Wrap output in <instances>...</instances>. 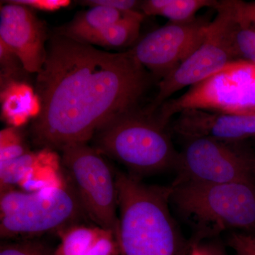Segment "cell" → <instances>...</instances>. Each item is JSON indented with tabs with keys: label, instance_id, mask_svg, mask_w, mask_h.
<instances>
[{
	"label": "cell",
	"instance_id": "cell-3",
	"mask_svg": "<svg viewBox=\"0 0 255 255\" xmlns=\"http://www.w3.org/2000/svg\"><path fill=\"white\" fill-rule=\"evenodd\" d=\"M167 126L155 112L136 110L101 127L92 137V147L138 177L174 169L179 152Z\"/></svg>",
	"mask_w": 255,
	"mask_h": 255
},
{
	"label": "cell",
	"instance_id": "cell-9",
	"mask_svg": "<svg viewBox=\"0 0 255 255\" xmlns=\"http://www.w3.org/2000/svg\"><path fill=\"white\" fill-rule=\"evenodd\" d=\"M217 15L210 22L204 43L159 82L158 92L149 112H155L167 99L188 86L199 83L237 60L230 39L232 9L229 1H217Z\"/></svg>",
	"mask_w": 255,
	"mask_h": 255
},
{
	"label": "cell",
	"instance_id": "cell-12",
	"mask_svg": "<svg viewBox=\"0 0 255 255\" xmlns=\"http://www.w3.org/2000/svg\"><path fill=\"white\" fill-rule=\"evenodd\" d=\"M172 130L185 140L209 137L240 142L255 136V114H228L202 110H186L177 114Z\"/></svg>",
	"mask_w": 255,
	"mask_h": 255
},
{
	"label": "cell",
	"instance_id": "cell-24",
	"mask_svg": "<svg viewBox=\"0 0 255 255\" xmlns=\"http://www.w3.org/2000/svg\"><path fill=\"white\" fill-rule=\"evenodd\" d=\"M84 4L88 6H103L112 9L118 10L119 11L128 14V13L139 11L141 7L142 1L135 0H90V1H82Z\"/></svg>",
	"mask_w": 255,
	"mask_h": 255
},
{
	"label": "cell",
	"instance_id": "cell-7",
	"mask_svg": "<svg viewBox=\"0 0 255 255\" xmlns=\"http://www.w3.org/2000/svg\"><path fill=\"white\" fill-rule=\"evenodd\" d=\"M61 164L89 219L117 236L118 192L115 171L87 142L64 147Z\"/></svg>",
	"mask_w": 255,
	"mask_h": 255
},
{
	"label": "cell",
	"instance_id": "cell-6",
	"mask_svg": "<svg viewBox=\"0 0 255 255\" xmlns=\"http://www.w3.org/2000/svg\"><path fill=\"white\" fill-rule=\"evenodd\" d=\"M159 118L169 124L186 110H202L228 114H255V65L237 60L191 87L174 100L159 107Z\"/></svg>",
	"mask_w": 255,
	"mask_h": 255
},
{
	"label": "cell",
	"instance_id": "cell-8",
	"mask_svg": "<svg viewBox=\"0 0 255 255\" xmlns=\"http://www.w3.org/2000/svg\"><path fill=\"white\" fill-rule=\"evenodd\" d=\"M240 142L209 137L188 139L178 155L172 184L254 183V152Z\"/></svg>",
	"mask_w": 255,
	"mask_h": 255
},
{
	"label": "cell",
	"instance_id": "cell-15",
	"mask_svg": "<svg viewBox=\"0 0 255 255\" xmlns=\"http://www.w3.org/2000/svg\"><path fill=\"white\" fill-rule=\"evenodd\" d=\"M1 87V114L8 123L20 127L39 116L41 101L27 84L13 81Z\"/></svg>",
	"mask_w": 255,
	"mask_h": 255
},
{
	"label": "cell",
	"instance_id": "cell-5",
	"mask_svg": "<svg viewBox=\"0 0 255 255\" xmlns=\"http://www.w3.org/2000/svg\"><path fill=\"white\" fill-rule=\"evenodd\" d=\"M73 184L64 172L58 182L33 191L1 192L0 236L31 240L62 233L87 219Z\"/></svg>",
	"mask_w": 255,
	"mask_h": 255
},
{
	"label": "cell",
	"instance_id": "cell-20",
	"mask_svg": "<svg viewBox=\"0 0 255 255\" xmlns=\"http://www.w3.org/2000/svg\"><path fill=\"white\" fill-rule=\"evenodd\" d=\"M19 132L14 127L0 132V162L9 160L27 152Z\"/></svg>",
	"mask_w": 255,
	"mask_h": 255
},
{
	"label": "cell",
	"instance_id": "cell-30",
	"mask_svg": "<svg viewBox=\"0 0 255 255\" xmlns=\"http://www.w3.org/2000/svg\"><path fill=\"white\" fill-rule=\"evenodd\" d=\"M254 164H253V177H254L255 182V153H254Z\"/></svg>",
	"mask_w": 255,
	"mask_h": 255
},
{
	"label": "cell",
	"instance_id": "cell-21",
	"mask_svg": "<svg viewBox=\"0 0 255 255\" xmlns=\"http://www.w3.org/2000/svg\"><path fill=\"white\" fill-rule=\"evenodd\" d=\"M0 255H55V251L40 242L21 240L1 243Z\"/></svg>",
	"mask_w": 255,
	"mask_h": 255
},
{
	"label": "cell",
	"instance_id": "cell-18",
	"mask_svg": "<svg viewBox=\"0 0 255 255\" xmlns=\"http://www.w3.org/2000/svg\"><path fill=\"white\" fill-rule=\"evenodd\" d=\"M213 0H147L142 1L140 10L145 15L162 16L171 22L186 23L196 19L195 15L204 7H214Z\"/></svg>",
	"mask_w": 255,
	"mask_h": 255
},
{
	"label": "cell",
	"instance_id": "cell-13",
	"mask_svg": "<svg viewBox=\"0 0 255 255\" xmlns=\"http://www.w3.org/2000/svg\"><path fill=\"white\" fill-rule=\"evenodd\" d=\"M61 243L55 255H117L118 243L113 233L99 228L77 225L60 233Z\"/></svg>",
	"mask_w": 255,
	"mask_h": 255
},
{
	"label": "cell",
	"instance_id": "cell-29",
	"mask_svg": "<svg viewBox=\"0 0 255 255\" xmlns=\"http://www.w3.org/2000/svg\"><path fill=\"white\" fill-rule=\"evenodd\" d=\"M248 233V234L251 235V236H254L255 237V226L254 228H253V229H251V231H249Z\"/></svg>",
	"mask_w": 255,
	"mask_h": 255
},
{
	"label": "cell",
	"instance_id": "cell-14",
	"mask_svg": "<svg viewBox=\"0 0 255 255\" xmlns=\"http://www.w3.org/2000/svg\"><path fill=\"white\" fill-rule=\"evenodd\" d=\"M58 159L53 150L44 149L39 153L28 151L26 153L9 160L0 162L1 192L14 189L16 185H33L34 191L38 190L36 185L43 188L37 182L34 174L41 169L58 168Z\"/></svg>",
	"mask_w": 255,
	"mask_h": 255
},
{
	"label": "cell",
	"instance_id": "cell-11",
	"mask_svg": "<svg viewBox=\"0 0 255 255\" xmlns=\"http://www.w3.org/2000/svg\"><path fill=\"white\" fill-rule=\"evenodd\" d=\"M0 11V42L18 57L28 73L38 74L46 61V26L30 8L6 1Z\"/></svg>",
	"mask_w": 255,
	"mask_h": 255
},
{
	"label": "cell",
	"instance_id": "cell-4",
	"mask_svg": "<svg viewBox=\"0 0 255 255\" xmlns=\"http://www.w3.org/2000/svg\"><path fill=\"white\" fill-rule=\"evenodd\" d=\"M170 203L194 228L191 245L228 230L248 233L255 226V184H172Z\"/></svg>",
	"mask_w": 255,
	"mask_h": 255
},
{
	"label": "cell",
	"instance_id": "cell-16",
	"mask_svg": "<svg viewBox=\"0 0 255 255\" xmlns=\"http://www.w3.org/2000/svg\"><path fill=\"white\" fill-rule=\"evenodd\" d=\"M125 14L107 6H92L90 9L76 15L66 26L58 28L57 34L82 42L87 37L117 22Z\"/></svg>",
	"mask_w": 255,
	"mask_h": 255
},
{
	"label": "cell",
	"instance_id": "cell-23",
	"mask_svg": "<svg viewBox=\"0 0 255 255\" xmlns=\"http://www.w3.org/2000/svg\"><path fill=\"white\" fill-rule=\"evenodd\" d=\"M228 245L235 255H255V237L244 232H233L228 238Z\"/></svg>",
	"mask_w": 255,
	"mask_h": 255
},
{
	"label": "cell",
	"instance_id": "cell-17",
	"mask_svg": "<svg viewBox=\"0 0 255 255\" xmlns=\"http://www.w3.org/2000/svg\"><path fill=\"white\" fill-rule=\"evenodd\" d=\"M145 14L134 11L124 15L117 22L87 37L82 43L107 48L130 46L137 41Z\"/></svg>",
	"mask_w": 255,
	"mask_h": 255
},
{
	"label": "cell",
	"instance_id": "cell-26",
	"mask_svg": "<svg viewBox=\"0 0 255 255\" xmlns=\"http://www.w3.org/2000/svg\"><path fill=\"white\" fill-rule=\"evenodd\" d=\"M235 15L238 21L255 28V1H233Z\"/></svg>",
	"mask_w": 255,
	"mask_h": 255
},
{
	"label": "cell",
	"instance_id": "cell-1",
	"mask_svg": "<svg viewBox=\"0 0 255 255\" xmlns=\"http://www.w3.org/2000/svg\"><path fill=\"white\" fill-rule=\"evenodd\" d=\"M149 82L131 50L110 53L56 33L37 76L33 142L53 151L87 143L110 121L138 110Z\"/></svg>",
	"mask_w": 255,
	"mask_h": 255
},
{
	"label": "cell",
	"instance_id": "cell-19",
	"mask_svg": "<svg viewBox=\"0 0 255 255\" xmlns=\"http://www.w3.org/2000/svg\"><path fill=\"white\" fill-rule=\"evenodd\" d=\"M232 17L230 25V39L235 57L255 65V28L238 21L235 15L233 1Z\"/></svg>",
	"mask_w": 255,
	"mask_h": 255
},
{
	"label": "cell",
	"instance_id": "cell-28",
	"mask_svg": "<svg viewBox=\"0 0 255 255\" xmlns=\"http://www.w3.org/2000/svg\"><path fill=\"white\" fill-rule=\"evenodd\" d=\"M189 255H199V251H198L196 246H192Z\"/></svg>",
	"mask_w": 255,
	"mask_h": 255
},
{
	"label": "cell",
	"instance_id": "cell-10",
	"mask_svg": "<svg viewBox=\"0 0 255 255\" xmlns=\"http://www.w3.org/2000/svg\"><path fill=\"white\" fill-rule=\"evenodd\" d=\"M209 23L201 18L171 22L146 35L132 53L144 68L164 78L204 43Z\"/></svg>",
	"mask_w": 255,
	"mask_h": 255
},
{
	"label": "cell",
	"instance_id": "cell-27",
	"mask_svg": "<svg viewBox=\"0 0 255 255\" xmlns=\"http://www.w3.org/2000/svg\"><path fill=\"white\" fill-rule=\"evenodd\" d=\"M194 246L197 248L199 255H228L219 241H202Z\"/></svg>",
	"mask_w": 255,
	"mask_h": 255
},
{
	"label": "cell",
	"instance_id": "cell-25",
	"mask_svg": "<svg viewBox=\"0 0 255 255\" xmlns=\"http://www.w3.org/2000/svg\"><path fill=\"white\" fill-rule=\"evenodd\" d=\"M9 1L28 8L47 11H56L61 8L66 7L70 4V1L68 0H15Z\"/></svg>",
	"mask_w": 255,
	"mask_h": 255
},
{
	"label": "cell",
	"instance_id": "cell-22",
	"mask_svg": "<svg viewBox=\"0 0 255 255\" xmlns=\"http://www.w3.org/2000/svg\"><path fill=\"white\" fill-rule=\"evenodd\" d=\"M0 63H1V87L9 82L16 81L15 77L21 69L25 70L18 57L0 42Z\"/></svg>",
	"mask_w": 255,
	"mask_h": 255
},
{
	"label": "cell",
	"instance_id": "cell-2",
	"mask_svg": "<svg viewBox=\"0 0 255 255\" xmlns=\"http://www.w3.org/2000/svg\"><path fill=\"white\" fill-rule=\"evenodd\" d=\"M118 192L117 239L122 255H189L170 209L171 187L148 185L132 174L115 171Z\"/></svg>",
	"mask_w": 255,
	"mask_h": 255
}]
</instances>
